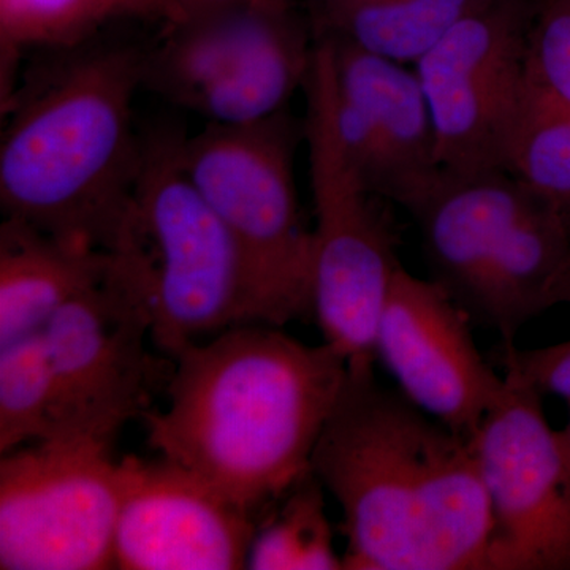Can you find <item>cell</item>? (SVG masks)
Here are the masks:
<instances>
[{
    "label": "cell",
    "instance_id": "obj_1",
    "mask_svg": "<svg viewBox=\"0 0 570 570\" xmlns=\"http://www.w3.org/2000/svg\"><path fill=\"white\" fill-rule=\"evenodd\" d=\"M311 471L340 502L351 570H493L494 521L471 439L351 371Z\"/></svg>",
    "mask_w": 570,
    "mask_h": 570
},
{
    "label": "cell",
    "instance_id": "obj_2",
    "mask_svg": "<svg viewBox=\"0 0 570 570\" xmlns=\"http://www.w3.org/2000/svg\"><path fill=\"white\" fill-rule=\"evenodd\" d=\"M168 406L145 412L148 442L250 512L311 472L347 379L332 347L243 324L174 358Z\"/></svg>",
    "mask_w": 570,
    "mask_h": 570
},
{
    "label": "cell",
    "instance_id": "obj_3",
    "mask_svg": "<svg viewBox=\"0 0 570 570\" xmlns=\"http://www.w3.org/2000/svg\"><path fill=\"white\" fill-rule=\"evenodd\" d=\"M81 48L2 104L0 204L6 219L107 253L140 165L134 99L145 51Z\"/></svg>",
    "mask_w": 570,
    "mask_h": 570
},
{
    "label": "cell",
    "instance_id": "obj_4",
    "mask_svg": "<svg viewBox=\"0 0 570 570\" xmlns=\"http://www.w3.org/2000/svg\"><path fill=\"white\" fill-rule=\"evenodd\" d=\"M181 138L160 130L142 140L107 250L112 268L145 296L154 347L170 358L232 326L257 324L245 258L184 170Z\"/></svg>",
    "mask_w": 570,
    "mask_h": 570
},
{
    "label": "cell",
    "instance_id": "obj_5",
    "mask_svg": "<svg viewBox=\"0 0 570 570\" xmlns=\"http://www.w3.org/2000/svg\"><path fill=\"white\" fill-rule=\"evenodd\" d=\"M302 141L305 121L284 110L245 126L208 122L179 145L184 170L242 250L257 324L313 313V230L294 170Z\"/></svg>",
    "mask_w": 570,
    "mask_h": 570
},
{
    "label": "cell",
    "instance_id": "obj_6",
    "mask_svg": "<svg viewBox=\"0 0 570 570\" xmlns=\"http://www.w3.org/2000/svg\"><path fill=\"white\" fill-rule=\"evenodd\" d=\"M306 92L305 142L316 225L313 313L324 344L351 371L374 370L379 318L400 266L387 214L347 157L335 115L332 48L316 36Z\"/></svg>",
    "mask_w": 570,
    "mask_h": 570
},
{
    "label": "cell",
    "instance_id": "obj_7",
    "mask_svg": "<svg viewBox=\"0 0 570 570\" xmlns=\"http://www.w3.org/2000/svg\"><path fill=\"white\" fill-rule=\"evenodd\" d=\"M532 7L534 0H489L415 63L442 174L474 178L505 171L530 86Z\"/></svg>",
    "mask_w": 570,
    "mask_h": 570
},
{
    "label": "cell",
    "instance_id": "obj_8",
    "mask_svg": "<svg viewBox=\"0 0 570 570\" xmlns=\"http://www.w3.org/2000/svg\"><path fill=\"white\" fill-rule=\"evenodd\" d=\"M121 472L111 445L48 439L0 461V569H115Z\"/></svg>",
    "mask_w": 570,
    "mask_h": 570
},
{
    "label": "cell",
    "instance_id": "obj_9",
    "mask_svg": "<svg viewBox=\"0 0 570 570\" xmlns=\"http://www.w3.org/2000/svg\"><path fill=\"white\" fill-rule=\"evenodd\" d=\"M108 255V254H107ZM52 373L48 439L111 445L148 412L156 360L145 296L111 268L61 307L41 330Z\"/></svg>",
    "mask_w": 570,
    "mask_h": 570
},
{
    "label": "cell",
    "instance_id": "obj_10",
    "mask_svg": "<svg viewBox=\"0 0 570 570\" xmlns=\"http://www.w3.org/2000/svg\"><path fill=\"white\" fill-rule=\"evenodd\" d=\"M471 444L494 521L493 570L570 569V491L538 390L505 370Z\"/></svg>",
    "mask_w": 570,
    "mask_h": 570
},
{
    "label": "cell",
    "instance_id": "obj_11",
    "mask_svg": "<svg viewBox=\"0 0 570 570\" xmlns=\"http://www.w3.org/2000/svg\"><path fill=\"white\" fill-rule=\"evenodd\" d=\"M468 314L444 285L400 265L379 318L376 356L409 401L471 439L504 377L480 355Z\"/></svg>",
    "mask_w": 570,
    "mask_h": 570
},
{
    "label": "cell",
    "instance_id": "obj_12",
    "mask_svg": "<svg viewBox=\"0 0 570 570\" xmlns=\"http://www.w3.org/2000/svg\"><path fill=\"white\" fill-rule=\"evenodd\" d=\"M328 40L335 69L337 132L362 183L407 212L441 179L436 134L415 70Z\"/></svg>",
    "mask_w": 570,
    "mask_h": 570
},
{
    "label": "cell",
    "instance_id": "obj_13",
    "mask_svg": "<svg viewBox=\"0 0 570 570\" xmlns=\"http://www.w3.org/2000/svg\"><path fill=\"white\" fill-rule=\"evenodd\" d=\"M119 472L115 569L246 568L257 531L250 510L164 456H126Z\"/></svg>",
    "mask_w": 570,
    "mask_h": 570
},
{
    "label": "cell",
    "instance_id": "obj_14",
    "mask_svg": "<svg viewBox=\"0 0 570 570\" xmlns=\"http://www.w3.org/2000/svg\"><path fill=\"white\" fill-rule=\"evenodd\" d=\"M534 190L505 171L456 178L442 174L412 216L422 230L434 281L469 309L490 257Z\"/></svg>",
    "mask_w": 570,
    "mask_h": 570
},
{
    "label": "cell",
    "instance_id": "obj_15",
    "mask_svg": "<svg viewBox=\"0 0 570 570\" xmlns=\"http://www.w3.org/2000/svg\"><path fill=\"white\" fill-rule=\"evenodd\" d=\"M295 0L223 7L165 22L159 43L145 52L142 88L176 105L190 104L277 33L302 17Z\"/></svg>",
    "mask_w": 570,
    "mask_h": 570
},
{
    "label": "cell",
    "instance_id": "obj_16",
    "mask_svg": "<svg viewBox=\"0 0 570 570\" xmlns=\"http://www.w3.org/2000/svg\"><path fill=\"white\" fill-rule=\"evenodd\" d=\"M569 277V213L535 194L491 255L468 313L510 344L524 322L562 302Z\"/></svg>",
    "mask_w": 570,
    "mask_h": 570
},
{
    "label": "cell",
    "instance_id": "obj_17",
    "mask_svg": "<svg viewBox=\"0 0 570 570\" xmlns=\"http://www.w3.org/2000/svg\"><path fill=\"white\" fill-rule=\"evenodd\" d=\"M108 272V255L3 219L0 227V346L41 333L61 307Z\"/></svg>",
    "mask_w": 570,
    "mask_h": 570
},
{
    "label": "cell",
    "instance_id": "obj_18",
    "mask_svg": "<svg viewBox=\"0 0 570 570\" xmlns=\"http://www.w3.org/2000/svg\"><path fill=\"white\" fill-rule=\"evenodd\" d=\"M489 0H309L314 33L400 63H417Z\"/></svg>",
    "mask_w": 570,
    "mask_h": 570
},
{
    "label": "cell",
    "instance_id": "obj_19",
    "mask_svg": "<svg viewBox=\"0 0 570 570\" xmlns=\"http://www.w3.org/2000/svg\"><path fill=\"white\" fill-rule=\"evenodd\" d=\"M314 45L313 22L309 14H302L242 66L205 89L189 110L225 126L261 122L287 110L296 89L305 88Z\"/></svg>",
    "mask_w": 570,
    "mask_h": 570
},
{
    "label": "cell",
    "instance_id": "obj_20",
    "mask_svg": "<svg viewBox=\"0 0 570 570\" xmlns=\"http://www.w3.org/2000/svg\"><path fill=\"white\" fill-rule=\"evenodd\" d=\"M116 18H124L116 0H0L2 102L13 89L14 63L26 51L73 50Z\"/></svg>",
    "mask_w": 570,
    "mask_h": 570
},
{
    "label": "cell",
    "instance_id": "obj_21",
    "mask_svg": "<svg viewBox=\"0 0 570 570\" xmlns=\"http://www.w3.org/2000/svg\"><path fill=\"white\" fill-rule=\"evenodd\" d=\"M322 483L311 471L288 490L283 508L255 531L247 569H344L333 547Z\"/></svg>",
    "mask_w": 570,
    "mask_h": 570
},
{
    "label": "cell",
    "instance_id": "obj_22",
    "mask_svg": "<svg viewBox=\"0 0 570 570\" xmlns=\"http://www.w3.org/2000/svg\"><path fill=\"white\" fill-rule=\"evenodd\" d=\"M505 171L570 212V124L560 100L530 82Z\"/></svg>",
    "mask_w": 570,
    "mask_h": 570
},
{
    "label": "cell",
    "instance_id": "obj_23",
    "mask_svg": "<svg viewBox=\"0 0 570 570\" xmlns=\"http://www.w3.org/2000/svg\"><path fill=\"white\" fill-rule=\"evenodd\" d=\"M52 373L43 336L21 337L0 346V453L50 434Z\"/></svg>",
    "mask_w": 570,
    "mask_h": 570
},
{
    "label": "cell",
    "instance_id": "obj_24",
    "mask_svg": "<svg viewBox=\"0 0 570 570\" xmlns=\"http://www.w3.org/2000/svg\"><path fill=\"white\" fill-rule=\"evenodd\" d=\"M527 75L532 86L570 105V0H534Z\"/></svg>",
    "mask_w": 570,
    "mask_h": 570
},
{
    "label": "cell",
    "instance_id": "obj_25",
    "mask_svg": "<svg viewBox=\"0 0 570 570\" xmlns=\"http://www.w3.org/2000/svg\"><path fill=\"white\" fill-rule=\"evenodd\" d=\"M504 362L505 370L519 374L540 395L549 393L561 397L570 409V341L523 352L510 343L505 346Z\"/></svg>",
    "mask_w": 570,
    "mask_h": 570
},
{
    "label": "cell",
    "instance_id": "obj_26",
    "mask_svg": "<svg viewBox=\"0 0 570 570\" xmlns=\"http://www.w3.org/2000/svg\"><path fill=\"white\" fill-rule=\"evenodd\" d=\"M279 2H291V0H167L168 18L165 22L179 20V18L198 13V11L223 9V7L257 6V3Z\"/></svg>",
    "mask_w": 570,
    "mask_h": 570
},
{
    "label": "cell",
    "instance_id": "obj_27",
    "mask_svg": "<svg viewBox=\"0 0 570 570\" xmlns=\"http://www.w3.org/2000/svg\"><path fill=\"white\" fill-rule=\"evenodd\" d=\"M557 433L558 441H560L562 461H564L566 480H568L570 491V419L568 425L557 431Z\"/></svg>",
    "mask_w": 570,
    "mask_h": 570
},
{
    "label": "cell",
    "instance_id": "obj_28",
    "mask_svg": "<svg viewBox=\"0 0 570 570\" xmlns=\"http://www.w3.org/2000/svg\"><path fill=\"white\" fill-rule=\"evenodd\" d=\"M562 302L570 303V277L568 284H566L564 294H562Z\"/></svg>",
    "mask_w": 570,
    "mask_h": 570
},
{
    "label": "cell",
    "instance_id": "obj_29",
    "mask_svg": "<svg viewBox=\"0 0 570 570\" xmlns=\"http://www.w3.org/2000/svg\"><path fill=\"white\" fill-rule=\"evenodd\" d=\"M562 108H564V112H566V118H568V121L570 124V105H566V104H562Z\"/></svg>",
    "mask_w": 570,
    "mask_h": 570
},
{
    "label": "cell",
    "instance_id": "obj_30",
    "mask_svg": "<svg viewBox=\"0 0 570 570\" xmlns=\"http://www.w3.org/2000/svg\"><path fill=\"white\" fill-rule=\"evenodd\" d=\"M569 219H570V212H569Z\"/></svg>",
    "mask_w": 570,
    "mask_h": 570
}]
</instances>
